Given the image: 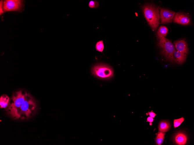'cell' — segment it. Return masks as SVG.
<instances>
[{"label": "cell", "instance_id": "1", "mask_svg": "<svg viewBox=\"0 0 194 145\" xmlns=\"http://www.w3.org/2000/svg\"><path fill=\"white\" fill-rule=\"evenodd\" d=\"M28 93L24 90H20L13 94L7 108L8 113L12 118L18 120L19 110Z\"/></svg>", "mask_w": 194, "mask_h": 145}, {"label": "cell", "instance_id": "2", "mask_svg": "<svg viewBox=\"0 0 194 145\" xmlns=\"http://www.w3.org/2000/svg\"><path fill=\"white\" fill-rule=\"evenodd\" d=\"M144 16L148 24L153 30H156L159 22V6L152 4H146L143 7Z\"/></svg>", "mask_w": 194, "mask_h": 145}, {"label": "cell", "instance_id": "3", "mask_svg": "<svg viewBox=\"0 0 194 145\" xmlns=\"http://www.w3.org/2000/svg\"><path fill=\"white\" fill-rule=\"evenodd\" d=\"M37 107L35 100L28 93L19 110L18 120H25L32 117L35 112Z\"/></svg>", "mask_w": 194, "mask_h": 145}, {"label": "cell", "instance_id": "4", "mask_svg": "<svg viewBox=\"0 0 194 145\" xmlns=\"http://www.w3.org/2000/svg\"><path fill=\"white\" fill-rule=\"evenodd\" d=\"M157 45L161 49V54L165 58L170 62H175L173 53L175 49L171 41L163 37L158 41Z\"/></svg>", "mask_w": 194, "mask_h": 145}, {"label": "cell", "instance_id": "5", "mask_svg": "<svg viewBox=\"0 0 194 145\" xmlns=\"http://www.w3.org/2000/svg\"><path fill=\"white\" fill-rule=\"evenodd\" d=\"M92 74L97 78L102 79H107L113 77L114 71L110 66L100 63L94 66L91 69Z\"/></svg>", "mask_w": 194, "mask_h": 145}, {"label": "cell", "instance_id": "6", "mask_svg": "<svg viewBox=\"0 0 194 145\" xmlns=\"http://www.w3.org/2000/svg\"><path fill=\"white\" fill-rule=\"evenodd\" d=\"M159 9L160 19L161 23L166 24L172 22L175 12L166 9Z\"/></svg>", "mask_w": 194, "mask_h": 145}, {"label": "cell", "instance_id": "7", "mask_svg": "<svg viewBox=\"0 0 194 145\" xmlns=\"http://www.w3.org/2000/svg\"><path fill=\"white\" fill-rule=\"evenodd\" d=\"M22 5V1L6 0L4 2L3 8L5 11H15L19 9Z\"/></svg>", "mask_w": 194, "mask_h": 145}, {"label": "cell", "instance_id": "8", "mask_svg": "<svg viewBox=\"0 0 194 145\" xmlns=\"http://www.w3.org/2000/svg\"><path fill=\"white\" fill-rule=\"evenodd\" d=\"M174 23L183 25H189L191 21L189 15L183 12L176 13L173 19Z\"/></svg>", "mask_w": 194, "mask_h": 145}, {"label": "cell", "instance_id": "9", "mask_svg": "<svg viewBox=\"0 0 194 145\" xmlns=\"http://www.w3.org/2000/svg\"><path fill=\"white\" fill-rule=\"evenodd\" d=\"M174 46L176 50L178 51L186 54L189 52L188 44L184 39L179 40L174 42Z\"/></svg>", "mask_w": 194, "mask_h": 145}, {"label": "cell", "instance_id": "10", "mask_svg": "<svg viewBox=\"0 0 194 145\" xmlns=\"http://www.w3.org/2000/svg\"><path fill=\"white\" fill-rule=\"evenodd\" d=\"M175 63L181 65L185 61L186 58V54L181 53L175 49L173 53Z\"/></svg>", "mask_w": 194, "mask_h": 145}, {"label": "cell", "instance_id": "11", "mask_svg": "<svg viewBox=\"0 0 194 145\" xmlns=\"http://www.w3.org/2000/svg\"><path fill=\"white\" fill-rule=\"evenodd\" d=\"M175 140L177 144L178 145H183L186 144L187 138L186 136L184 133H179L177 134L175 137Z\"/></svg>", "mask_w": 194, "mask_h": 145}, {"label": "cell", "instance_id": "12", "mask_svg": "<svg viewBox=\"0 0 194 145\" xmlns=\"http://www.w3.org/2000/svg\"><path fill=\"white\" fill-rule=\"evenodd\" d=\"M10 98L6 94L2 95L0 97V107L1 109L7 108L8 106Z\"/></svg>", "mask_w": 194, "mask_h": 145}, {"label": "cell", "instance_id": "13", "mask_svg": "<svg viewBox=\"0 0 194 145\" xmlns=\"http://www.w3.org/2000/svg\"><path fill=\"white\" fill-rule=\"evenodd\" d=\"M168 31V29L166 26H160L158 29L157 32L158 40H160L163 37H165L167 35Z\"/></svg>", "mask_w": 194, "mask_h": 145}, {"label": "cell", "instance_id": "14", "mask_svg": "<svg viewBox=\"0 0 194 145\" xmlns=\"http://www.w3.org/2000/svg\"><path fill=\"white\" fill-rule=\"evenodd\" d=\"M170 125L168 122L166 121H162L160 122L158 129L159 131L163 132L167 131L170 128Z\"/></svg>", "mask_w": 194, "mask_h": 145}, {"label": "cell", "instance_id": "15", "mask_svg": "<svg viewBox=\"0 0 194 145\" xmlns=\"http://www.w3.org/2000/svg\"><path fill=\"white\" fill-rule=\"evenodd\" d=\"M165 133L161 131H159L155 138V142L157 145H161L164 141Z\"/></svg>", "mask_w": 194, "mask_h": 145}, {"label": "cell", "instance_id": "16", "mask_svg": "<svg viewBox=\"0 0 194 145\" xmlns=\"http://www.w3.org/2000/svg\"><path fill=\"white\" fill-rule=\"evenodd\" d=\"M104 48V45L102 41L98 42L96 45V49L97 51L102 52Z\"/></svg>", "mask_w": 194, "mask_h": 145}, {"label": "cell", "instance_id": "17", "mask_svg": "<svg viewBox=\"0 0 194 145\" xmlns=\"http://www.w3.org/2000/svg\"><path fill=\"white\" fill-rule=\"evenodd\" d=\"M184 120V118L183 117L181 118L175 119L174 121V126L175 128L179 126Z\"/></svg>", "mask_w": 194, "mask_h": 145}, {"label": "cell", "instance_id": "18", "mask_svg": "<svg viewBox=\"0 0 194 145\" xmlns=\"http://www.w3.org/2000/svg\"><path fill=\"white\" fill-rule=\"evenodd\" d=\"M88 5L91 8H96L98 7L99 3L96 1H91L89 2Z\"/></svg>", "mask_w": 194, "mask_h": 145}, {"label": "cell", "instance_id": "19", "mask_svg": "<svg viewBox=\"0 0 194 145\" xmlns=\"http://www.w3.org/2000/svg\"><path fill=\"white\" fill-rule=\"evenodd\" d=\"M147 114L149 115L150 117L152 118H154L156 115V114L153 112H149Z\"/></svg>", "mask_w": 194, "mask_h": 145}, {"label": "cell", "instance_id": "20", "mask_svg": "<svg viewBox=\"0 0 194 145\" xmlns=\"http://www.w3.org/2000/svg\"><path fill=\"white\" fill-rule=\"evenodd\" d=\"M147 120L148 122H149L151 123L153 121V119L152 117H151L150 116V117H148V118H147Z\"/></svg>", "mask_w": 194, "mask_h": 145}, {"label": "cell", "instance_id": "21", "mask_svg": "<svg viewBox=\"0 0 194 145\" xmlns=\"http://www.w3.org/2000/svg\"><path fill=\"white\" fill-rule=\"evenodd\" d=\"M2 5H3V2L2 1H0V14H2L3 13V11L2 10Z\"/></svg>", "mask_w": 194, "mask_h": 145}]
</instances>
